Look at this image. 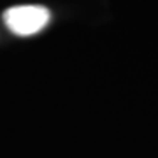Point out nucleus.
Here are the masks:
<instances>
[{
    "mask_svg": "<svg viewBox=\"0 0 158 158\" xmlns=\"http://www.w3.org/2000/svg\"><path fill=\"white\" fill-rule=\"evenodd\" d=\"M4 21L16 35H34L49 23V12L40 6H18L4 12Z\"/></svg>",
    "mask_w": 158,
    "mask_h": 158,
    "instance_id": "obj_1",
    "label": "nucleus"
}]
</instances>
